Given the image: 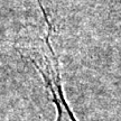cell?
I'll return each instance as SVG.
<instances>
[{"mask_svg":"<svg viewBox=\"0 0 121 121\" xmlns=\"http://www.w3.org/2000/svg\"><path fill=\"white\" fill-rule=\"evenodd\" d=\"M51 31L52 30L48 29V34L44 39V44L39 48H24L20 53L22 56H26L33 63L42 75L52 96L53 103L56 107L55 121H78L65 99L58 69V60L49 42Z\"/></svg>","mask_w":121,"mask_h":121,"instance_id":"obj_1","label":"cell"},{"mask_svg":"<svg viewBox=\"0 0 121 121\" xmlns=\"http://www.w3.org/2000/svg\"><path fill=\"white\" fill-rule=\"evenodd\" d=\"M38 1V4H39V7H40V9H42V13H43L44 15V17H45V20H46V24H49V19H48V16H47V13H46V10H45V8H44V6L43 4H42V0H37Z\"/></svg>","mask_w":121,"mask_h":121,"instance_id":"obj_2","label":"cell"}]
</instances>
